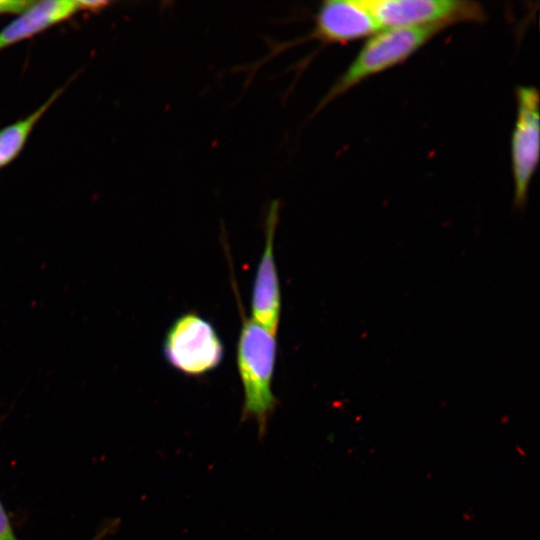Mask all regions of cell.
<instances>
[{
    "mask_svg": "<svg viewBox=\"0 0 540 540\" xmlns=\"http://www.w3.org/2000/svg\"><path fill=\"white\" fill-rule=\"evenodd\" d=\"M163 355L180 373L202 376L220 365L224 346L211 322L196 312H186L166 331Z\"/></svg>",
    "mask_w": 540,
    "mask_h": 540,
    "instance_id": "cell-3",
    "label": "cell"
},
{
    "mask_svg": "<svg viewBox=\"0 0 540 540\" xmlns=\"http://www.w3.org/2000/svg\"><path fill=\"white\" fill-rule=\"evenodd\" d=\"M101 539V535H98L96 536L95 538L91 539V540H100Z\"/></svg>",
    "mask_w": 540,
    "mask_h": 540,
    "instance_id": "cell-12",
    "label": "cell"
},
{
    "mask_svg": "<svg viewBox=\"0 0 540 540\" xmlns=\"http://www.w3.org/2000/svg\"><path fill=\"white\" fill-rule=\"evenodd\" d=\"M516 119L511 137V165L514 184V207L527 202L529 187L539 162L540 112L539 92L532 86L516 89Z\"/></svg>",
    "mask_w": 540,
    "mask_h": 540,
    "instance_id": "cell-5",
    "label": "cell"
},
{
    "mask_svg": "<svg viewBox=\"0 0 540 540\" xmlns=\"http://www.w3.org/2000/svg\"><path fill=\"white\" fill-rule=\"evenodd\" d=\"M32 0H0V15L19 14L33 4Z\"/></svg>",
    "mask_w": 540,
    "mask_h": 540,
    "instance_id": "cell-10",
    "label": "cell"
},
{
    "mask_svg": "<svg viewBox=\"0 0 540 540\" xmlns=\"http://www.w3.org/2000/svg\"><path fill=\"white\" fill-rule=\"evenodd\" d=\"M380 30L382 29L365 0L324 1L315 15L314 28L298 39L275 44L269 58L307 41L347 44L371 37Z\"/></svg>",
    "mask_w": 540,
    "mask_h": 540,
    "instance_id": "cell-6",
    "label": "cell"
},
{
    "mask_svg": "<svg viewBox=\"0 0 540 540\" xmlns=\"http://www.w3.org/2000/svg\"><path fill=\"white\" fill-rule=\"evenodd\" d=\"M57 90L37 110L0 130V169L12 162L23 149L35 124L62 93Z\"/></svg>",
    "mask_w": 540,
    "mask_h": 540,
    "instance_id": "cell-9",
    "label": "cell"
},
{
    "mask_svg": "<svg viewBox=\"0 0 540 540\" xmlns=\"http://www.w3.org/2000/svg\"><path fill=\"white\" fill-rule=\"evenodd\" d=\"M381 29L483 22L484 9L466 0H365Z\"/></svg>",
    "mask_w": 540,
    "mask_h": 540,
    "instance_id": "cell-4",
    "label": "cell"
},
{
    "mask_svg": "<svg viewBox=\"0 0 540 540\" xmlns=\"http://www.w3.org/2000/svg\"><path fill=\"white\" fill-rule=\"evenodd\" d=\"M447 25L382 29L369 37L344 73L319 102L314 114L371 76L399 65Z\"/></svg>",
    "mask_w": 540,
    "mask_h": 540,
    "instance_id": "cell-2",
    "label": "cell"
},
{
    "mask_svg": "<svg viewBox=\"0 0 540 540\" xmlns=\"http://www.w3.org/2000/svg\"><path fill=\"white\" fill-rule=\"evenodd\" d=\"M106 5L108 2L105 1H34L31 6L0 30V50L31 38L80 11L100 9Z\"/></svg>",
    "mask_w": 540,
    "mask_h": 540,
    "instance_id": "cell-8",
    "label": "cell"
},
{
    "mask_svg": "<svg viewBox=\"0 0 540 540\" xmlns=\"http://www.w3.org/2000/svg\"><path fill=\"white\" fill-rule=\"evenodd\" d=\"M279 202L269 207L265 223V245L258 263L252 287V319L276 334L280 313L281 293L278 272L274 259V237L278 222Z\"/></svg>",
    "mask_w": 540,
    "mask_h": 540,
    "instance_id": "cell-7",
    "label": "cell"
},
{
    "mask_svg": "<svg viewBox=\"0 0 540 540\" xmlns=\"http://www.w3.org/2000/svg\"><path fill=\"white\" fill-rule=\"evenodd\" d=\"M0 540H17L7 514L0 502Z\"/></svg>",
    "mask_w": 540,
    "mask_h": 540,
    "instance_id": "cell-11",
    "label": "cell"
},
{
    "mask_svg": "<svg viewBox=\"0 0 540 540\" xmlns=\"http://www.w3.org/2000/svg\"><path fill=\"white\" fill-rule=\"evenodd\" d=\"M275 335L252 318L244 317L237 342V367L244 392L241 421L255 419L260 438L265 435L277 405L272 392L277 357Z\"/></svg>",
    "mask_w": 540,
    "mask_h": 540,
    "instance_id": "cell-1",
    "label": "cell"
}]
</instances>
